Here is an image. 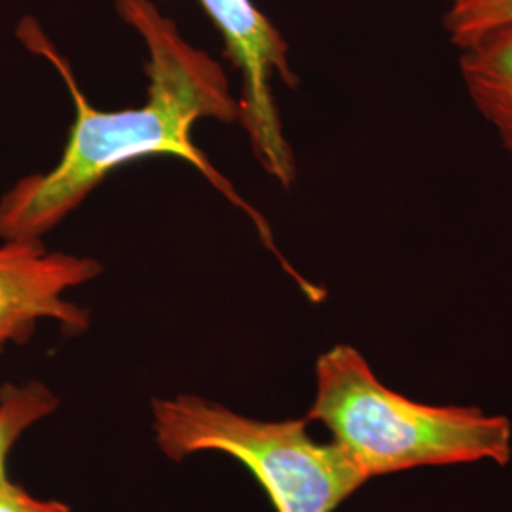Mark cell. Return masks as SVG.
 I'll return each instance as SVG.
<instances>
[{"mask_svg":"<svg viewBox=\"0 0 512 512\" xmlns=\"http://www.w3.org/2000/svg\"><path fill=\"white\" fill-rule=\"evenodd\" d=\"M114 8L147 48V101L137 109H93L78 88L69 61L57 52L37 21L25 18L19 23L21 44L59 73L76 112L67 147L54 169L19 179L0 198V239H42L114 169L148 156H175L192 165L241 209L285 270L311 298H317V287L306 283L277 251L268 220L239 196L192 141V129L203 118L226 124L241 120V103L230 92L224 69L207 52L190 44L179 25L152 0H114Z\"/></svg>","mask_w":512,"mask_h":512,"instance_id":"obj_1","label":"cell"},{"mask_svg":"<svg viewBox=\"0 0 512 512\" xmlns=\"http://www.w3.org/2000/svg\"><path fill=\"white\" fill-rule=\"evenodd\" d=\"M306 420L323 423L366 478L416 467L512 458V425L478 406H431L385 387L363 353L338 344L315 363Z\"/></svg>","mask_w":512,"mask_h":512,"instance_id":"obj_2","label":"cell"},{"mask_svg":"<svg viewBox=\"0 0 512 512\" xmlns=\"http://www.w3.org/2000/svg\"><path fill=\"white\" fill-rule=\"evenodd\" d=\"M0 512H71L61 501L40 499L12 480L0 484Z\"/></svg>","mask_w":512,"mask_h":512,"instance_id":"obj_9","label":"cell"},{"mask_svg":"<svg viewBox=\"0 0 512 512\" xmlns=\"http://www.w3.org/2000/svg\"><path fill=\"white\" fill-rule=\"evenodd\" d=\"M59 406L54 391L38 380L0 387V484L8 482V458L18 442L38 421Z\"/></svg>","mask_w":512,"mask_h":512,"instance_id":"obj_7","label":"cell"},{"mask_svg":"<svg viewBox=\"0 0 512 512\" xmlns=\"http://www.w3.org/2000/svg\"><path fill=\"white\" fill-rule=\"evenodd\" d=\"M224 38L226 55L243 80L241 124L262 169L291 188L296 181L293 150L275 107L274 78L296 86L289 46L279 29L253 0H198Z\"/></svg>","mask_w":512,"mask_h":512,"instance_id":"obj_4","label":"cell"},{"mask_svg":"<svg viewBox=\"0 0 512 512\" xmlns=\"http://www.w3.org/2000/svg\"><path fill=\"white\" fill-rule=\"evenodd\" d=\"M459 73L476 110L512 160V27L461 48Z\"/></svg>","mask_w":512,"mask_h":512,"instance_id":"obj_6","label":"cell"},{"mask_svg":"<svg viewBox=\"0 0 512 512\" xmlns=\"http://www.w3.org/2000/svg\"><path fill=\"white\" fill-rule=\"evenodd\" d=\"M512 27V0H444V29L461 50Z\"/></svg>","mask_w":512,"mask_h":512,"instance_id":"obj_8","label":"cell"},{"mask_svg":"<svg viewBox=\"0 0 512 512\" xmlns=\"http://www.w3.org/2000/svg\"><path fill=\"white\" fill-rule=\"evenodd\" d=\"M152 433L160 452L177 463L205 452L236 459L275 512H334L368 482L340 444L311 439L306 418L255 420L181 393L152 401Z\"/></svg>","mask_w":512,"mask_h":512,"instance_id":"obj_3","label":"cell"},{"mask_svg":"<svg viewBox=\"0 0 512 512\" xmlns=\"http://www.w3.org/2000/svg\"><path fill=\"white\" fill-rule=\"evenodd\" d=\"M90 256L50 251L42 239H6L0 245V351L25 344L40 323L67 334L90 327V313L65 296L101 275Z\"/></svg>","mask_w":512,"mask_h":512,"instance_id":"obj_5","label":"cell"}]
</instances>
